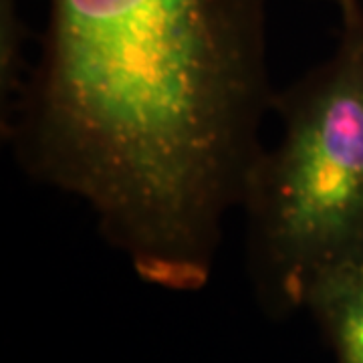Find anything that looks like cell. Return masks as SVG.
<instances>
[{
  "label": "cell",
  "mask_w": 363,
  "mask_h": 363,
  "mask_svg": "<svg viewBox=\"0 0 363 363\" xmlns=\"http://www.w3.org/2000/svg\"><path fill=\"white\" fill-rule=\"evenodd\" d=\"M274 93L267 0H49L0 133L142 281L190 293L212 277Z\"/></svg>",
  "instance_id": "6da1fadb"
},
{
  "label": "cell",
  "mask_w": 363,
  "mask_h": 363,
  "mask_svg": "<svg viewBox=\"0 0 363 363\" xmlns=\"http://www.w3.org/2000/svg\"><path fill=\"white\" fill-rule=\"evenodd\" d=\"M333 52L274 93L279 135L248 172V279L274 321L325 272L363 259V2L339 0Z\"/></svg>",
  "instance_id": "7a4b0ae2"
},
{
  "label": "cell",
  "mask_w": 363,
  "mask_h": 363,
  "mask_svg": "<svg viewBox=\"0 0 363 363\" xmlns=\"http://www.w3.org/2000/svg\"><path fill=\"white\" fill-rule=\"evenodd\" d=\"M303 311L311 313L335 363H363V259L325 272Z\"/></svg>",
  "instance_id": "3957f363"
},
{
  "label": "cell",
  "mask_w": 363,
  "mask_h": 363,
  "mask_svg": "<svg viewBox=\"0 0 363 363\" xmlns=\"http://www.w3.org/2000/svg\"><path fill=\"white\" fill-rule=\"evenodd\" d=\"M26 39L18 0H0V121L11 113L30 65L25 57Z\"/></svg>",
  "instance_id": "277c9868"
},
{
  "label": "cell",
  "mask_w": 363,
  "mask_h": 363,
  "mask_svg": "<svg viewBox=\"0 0 363 363\" xmlns=\"http://www.w3.org/2000/svg\"><path fill=\"white\" fill-rule=\"evenodd\" d=\"M329 2H333V4H337L339 0H329Z\"/></svg>",
  "instance_id": "5b68a950"
}]
</instances>
